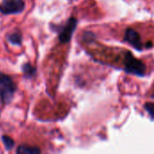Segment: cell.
<instances>
[{
	"label": "cell",
	"instance_id": "1",
	"mask_svg": "<svg viewBox=\"0 0 154 154\" xmlns=\"http://www.w3.org/2000/svg\"><path fill=\"white\" fill-rule=\"evenodd\" d=\"M16 90V85L11 77L0 72V97L2 102L8 104Z\"/></svg>",
	"mask_w": 154,
	"mask_h": 154
},
{
	"label": "cell",
	"instance_id": "2",
	"mask_svg": "<svg viewBox=\"0 0 154 154\" xmlns=\"http://www.w3.org/2000/svg\"><path fill=\"white\" fill-rule=\"evenodd\" d=\"M125 70L128 73L135 74L137 76H143L145 74L146 67L143 61L136 59L130 51H127L125 58Z\"/></svg>",
	"mask_w": 154,
	"mask_h": 154
},
{
	"label": "cell",
	"instance_id": "3",
	"mask_svg": "<svg viewBox=\"0 0 154 154\" xmlns=\"http://www.w3.org/2000/svg\"><path fill=\"white\" fill-rule=\"evenodd\" d=\"M24 8L23 0H3L0 4V12L4 14H18Z\"/></svg>",
	"mask_w": 154,
	"mask_h": 154
},
{
	"label": "cell",
	"instance_id": "4",
	"mask_svg": "<svg viewBox=\"0 0 154 154\" xmlns=\"http://www.w3.org/2000/svg\"><path fill=\"white\" fill-rule=\"evenodd\" d=\"M76 27H77V19H75L73 17L69 18L59 34V39H60V42H62V43L69 42L71 39V36H72L73 32L76 29Z\"/></svg>",
	"mask_w": 154,
	"mask_h": 154
},
{
	"label": "cell",
	"instance_id": "5",
	"mask_svg": "<svg viewBox=\"0 0 154 154\" xmlns=\"http://www.w3.org/2000/svg\"><path fill=\"white\" fill-rule=\"evenodd\" d=\"M125 40L127 42H129L131 45H133L135 49L143 50V43L141 41V37L135 30H134L132 28H128L125 31Z\"/></svg>",
	"mask_w": 154,
	"mask_h": 154
},
{
	"label": "cell",
	"instance_id": "6",
	"mask_svg": "<svg viewBox=\"0 0 154 154\" xmlns=\"http://www.w3.org/2000/svg\"><path fill=\"white\" fill-rule=\"evenodd\" d=\"M16 152L19 154H38L41 152V150L38 147L29 146V145H20L17 148Z\"/></svg>",
	"mask_w": 154,
	"mask_h": 154
},
{
	"label": "cell",
	"instance_id": "7",
	"mask_svg": "<svg viewBox=\"0 0 154 154\" xmlns=\"http://www.w3.org/2000/svg\"><path fill=\"white\" fill-rule=\"evenodd\" d=\"M8 40L11 43L15 45H20L22 43V33L19 31L14 32L8 35Z\"/></svg>",
	"mask_w": 154,
	"mask_h": 154
},
{
	"label": "cell",
	"instance_id": "8",
	"mask_svg": "<svg viewBox=\"0 0 154 154\" xmlns=\"http://www.w3.org/2000/svg\"><path fill=\"white\" fill-rule=\"evenodd\" d=\"M23 73L28 76V77H32L34 75L36 69L33 66H32L30 63H26L23 66Z\"/></svg>",
	"mask_w": 154,
	"mask_h": 154
},
{
	"label": "cell",
	"instance_id": "9",
	"mask_svg": "<svg viewBox=\"0 0 154 154\" xmlns=\"http://www.w3.org/2000/svg\"><path fill=\"white\" fill-rule=\"evenodd\" d=\"M2 141H3V143H4V144H5V148L7 150H11L14 145V140L11 137L7 136V135H3L2 136Z\"/></svg>",
	"mask_w": 154,
	"mask_h": 154
},
{
	"label": "cell",
	"instance_id": "10",
	"mask_svg": "<svg viewBox=\"0 0 154 154\" xmlns=\"http://www.w3.org/2000/svg\"><path fill=\"white\" fill-rule=\"evenodd\" d=\"M144 107L147 110V112L149 113V115L152 116V118L154 119V104H152V103H146Z\"/></svg>",
	"mask_w": 154,
	"mask_h": 154
},
{
	"label": "cell",
	"instance_id": "11",
	"mask_svg": "<svg viewBox=\"0 0 154 154\" xmlns=\"http://www.w3.org/2000/svg\"><path fill=\"white\" fill-rule=\"evenodd\" d=\"M70 1H73V0H70Z\"/></svg>",
	"mask_w": 154,
	"mask_h": 154
}]
</instances>
